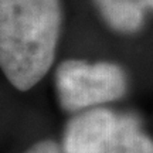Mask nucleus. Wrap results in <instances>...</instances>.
Returning <instances> with one entry per match:
<instances>
[{
	"instance_id": "obj_1",
	"label": "nucleus",
	"mask_w": 153,
	"mask_h": 153,
	"mask_svg": "<svg viewBox=\"0 0 153 153\" xmlns=\"http://www.w3.org/2000/svg\"><path fill=\"white\" fill-rule=\"evenodd\" d=\"M61 28L60 0H0V65L20 91L44 78Z\"/></svg>"
},
{
	"instance_id": "obj_2",
	"label": "nucleus",
	"mask_w": 153,
	"mask_h": 153,
	"mask_svg": "<svg viewBox=\"0 0 153 153\" xmlns=\"http://www.w3.org/2000/svg\"><path fill=\"white\" fill-rule=\"evenodd\" d=\"M62 148L64 153H153V140L135 116L95 108L68 122Z\"/></svg>"
},
{
	"instance_id": "obj_3",
	"label": "nucleus",
	"mask_w": 153,
	"mask_h": 153,
	"mask_svg": "<svg viewBox=\"0 0 153 153\" xmlns=\"http://www.w3.org/2000/svg\"><path fill=\"white\" fill-rule=\"evenodd\" d=\"M55 85L61 106L65 111H79L122 98L128 82L123 70L116 64L67 60L57 68Z\"/></svg>"
},
{
	"instance_id": "obj_4",
	"label": "nucleus",
	"mask_w": 153,
	"mask_h": 153,
	"mask_svg": "<svg viewBox=\"0 0 153 153\" xmlns=\"http://www.w3.org/2000/svg\"><path fill=\"white\" fill-rule=\"evenodd\" d=\"M97 3L106 23L122 33L139 30L146 13L153 11V0H97Z\"/></svg>"
},
{
	"instance_id": "obj_5",
	"label": "nucleus",
	"mask_w": 153,
	"mask_h": 153,
	"mask_svg": "<svg viewBox=\"0 0 153 153\" xmlns=\"http://www.w3.org/2000/svg\"><path fill=\"white\" fill-rule=\"evenodd\" d=\"M23 153H61L58 145L53 140H41L28 148L26 152Z\"/></svg>"
}]
</instances>
